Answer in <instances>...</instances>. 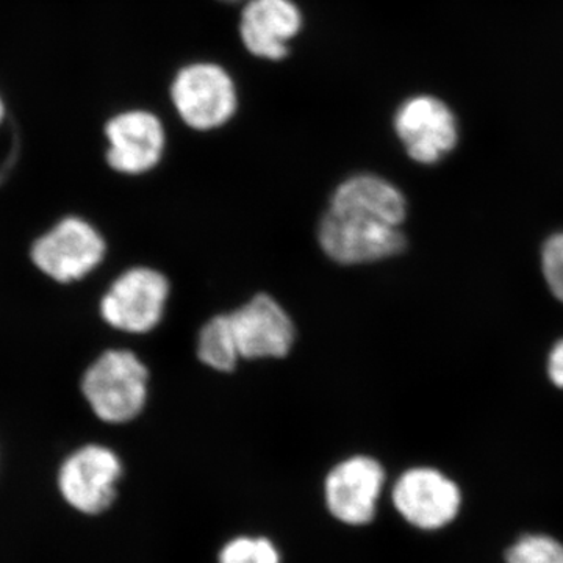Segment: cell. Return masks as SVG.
Listing matches in <instances>:
<instances>
[{"instance_id":"cell-4","label":"cell","mask_w":563,"mask_h":563,"mask_svg":"<svg viewBox=\"0 0 563 563\" xmlns=\"http://www.w3.org/2000/svg\"><path fill=\"white\" fill-rule=\"evenodd\" d=\"M173 285L161 269L135 265L110 282L99 299V317L113 331L147 335L165 320Z\"/></svg>"},{"instance_id":"cell-20","label":"cell","mask_w":563,"mask_h":563,"mask_svg":"<svg viewBox=\"0 0 563 563\" xmlns=\"http://www.w3.org/2000/svg\"><path fill=\"white\" fill-rule=\"evenodd\" d=\"M221 2L239 3V2H247V0H221Z\"/></svg>"},{"instance_id":"cell-13","label":"cell","mask_w":563,"mask_h":563,"mask_svg":"<svg viewBox=\"0 0 563 563\" xmlns=\"http://www.w3.org/2000/svg\"><path fill=\"white\" fill-rule=\"evenodd\" d=\"M328 207L362 211L399 228L409 217V201L401 188L372 173L354 174L340 181L329 196Z\"/></svg>"},{"instance_id":"cell-5","label":"cell","mask_w":563,"mask_h":563,"mask_svg":"<svg viewBox=\"0 0 563 563\" xmlns=\"http://www.w3.org/2000/svg\"><path fill=\"white\" fill-rule=\"evenodd\" d=\"M124 465L117 451L87 443L70 451L57 473L63 501L84 515H101L113 506Z\"/></svg>"},{"instance_id":"cell-18","label":"cell","mask_w":563,"mask_h":563,"mask_svg":"<svg viewBox=\"0 0 563 563\" xmlns=\"http://www.w3.org/2000/svg\"><path fill=\"white\" fill-rule=\"evenodd\" d=\"M544 373H547L550 384L563 391V336L555 340L548 350L547 358H544Z\"/></svg>"},{"instance_id":"cell-9","label":"cell","mask_w":563,"mask_h":563,"mask_svg":"<svg viewBox=\"0 0 563 563\" xmlns=\"http://www.w3.org/2000/svg\"><path fill=\"white\" fill-rule=\"evenodd\" d=\"M391 501L407 523L421 531H439L461 512V487L439 468L412 466L399 474Z\"/></svg>"},{"instance_id":"cell-16","label":"cell","mask_w":563,"mask_h":563,"mask_svg":"<svg viewBox=\"0 0 563 563\" xmlns=\"http://www.w3.org/2000/svg\"><path fill=\"white\" fill-rule=\"evenodd\" d=\"M218 563H280V553L266 537L243 536L222 547Z\"/></svg>"},{"instance_id":"cell-17","label":"cell","mask_w":563,"mask_h":563,"mask_svg":"<svg viewBox=\"0 0 563 563\" xmlns=\"http://www.w3.org/2000/svg\"><path fill=\"white\" fill-rule=\"evenodd\" d=\"M540 273L548 291L563 303V229L548 235L540 246Z\"/></svg>"},{"instance_id":"cell-19","label":"cell","mask_w":563,"mask_h":563,"mask_svg":"<svg viewBox=\"0 0 563 563\" xmlns=\"http://www.w3.org/2000/svg\"><path fill=\"white\" fill-rule=\"evenodd\" d=\"M7 118H9V109H7V103L3 101L2 95H0V129L5 125Z\"/></svg>"},{"instance_id":"cell-15","label":"cell","mask_w":563,"mask_h":563,"mask_svg":"<svg viewBox=\"0 0 563 563\" xmlns=\"http://www.w3.org/2000/svg\"><path fill=\"white\" fill-rule=\"evenodd\" d=\"M507 563H563V544L554 537L528 533L506 553Z\"/></svg>"},{"instance_id":"cell-12","label":"cell","mask_w":563,"mask_h":563,"mask_svg":"<svg viewBox=\"0 0 563 563\" xmlns=\"http://www.w3.org/2000/svg\"><path fill=\"white\" fill-rule=\"evenodd\" d=\"M302 27V14L291 0H247L244 2L240 35L255 57L282 60L288 41Z\"/></svg>"},{"instance_id":"cell-7","label":"cell","mask_w":563,"mask_h":563,"mask_svg":"<svg viewBox=\"0 0 563 563\" xmlns=\"http://www.w3.org/2000/svg\"><path fill=\"white\" fill-rule=\"evenodd\" d=\"M103 161L111 172L139 177L161 165L166 133L161 118L147 110H124L103 122Z\"/></svg>"},{"instance_id":"cell-10","label":"cell","mask_w":563,"mask_h":563,"mask_svg":"<svg viewBox=\"0 0 563 563\" xmlns=\"http://www.w3.org/2000/svg\"><path fill=\"white\" fill-rule=\"evenodd\" d=\"M385 481L383 463L372 455L354 454L335 463L324 479L329 514L347 526L372 523Z\"/></svg>"},{"instance_id":"cell-8","label":"cell","mask_w":563,"mask_h":563,"mask_svg":"<svg viewBox=\"0 0 563 563\" xmlns=\"http://www.w3.org/2000/svg\"><path fill=\"white\" fill-rule=\"evenodd\" d=\"M229 318L243 361H280L291 354L298 340L290 312L269 292H255Z\"/></svg>"},{"instance_id":"cell-2","label":"cell","mask_w":563,"mask_h":563,"mask_svg":"<svg viewBox=\"0 0 563 563\" xmlns=\"http://www.w3.org/2000/svg\"><path fill=\"white\" fill-rule=\"evenodd\" d=\"M317 243L336 265L363 266L401 255L407 235L404 228L373 214L325 207L318 220Z\"/></svg>"},{"instance_id":"cell-6","label":"cell","mask_w":563,"mask_h":563,"mask_svg":"<svg viewBox=\"0 0 563 563\" xmlns=\"http://www.w3.org/2000/svg\"><path fill=\"white\" fill-rule=\"evenodd\" d=\"M172 96L181 121L199 132L228 124L239 107L231 76L213 63H195L180 69Z\"/></svg>"},{"instance_id":"cell-14","label":"cell","mask_w":563,"mask_h":563,"mask_svg":"<svg viewBox=\"0 0 563 563\" xmlns=\"http://www.w3.org/2000/svg\"><path fill=\"white\" fill-rule=\"evenodd\" d=\"M195 352L198 361L211 372L229 374L239 368L243 358L229 312L213 314L203 322L196 336Z\"/></svg>"},{"instance_id":"cell-3","label":"cell","mask_w":563,"mask_h":563,"mask_svg":"<svg viewBox=\"0 0 563 563\" xmlns=\"http://www.w3.org/2000/svg\"><path fill=\"white\" fill-rule=\"evenodd\" d=\"M109 254L101 229L79 214H66L33 240L29 257L47 279L58 285L85 280Z\"/></svg>"},{"instance_id":"cell-11","label":"cell","mask_w":563,"mask_h":563,"mask_svg":"<svg viewBox=\"0 0 563 563\" xmlns=\"http://www.w3.org/2000/svg\"><path fill=\"white\" fill-rule=\"evenodd\" d=\"M396 136L410 161L431 166L444 161L459 143L453 110L432 96H415L395 114Z\"/></svg>"},{"instance_id":"cell-1","label":"cell","mask_w":563,"mask_h":563,"mask_svg":"<svg viewBox=\"0 0 563 563\" xmlns=\"http://www.w3.org/2000/svg\"><path fill=\"white\" fill-rule=\"evenodd\" d=\"M80 393L99 421L129 424L150 402L151 372L135 351L110 347L96 355L81 373Z\"/></svg>"}]
</instances>
